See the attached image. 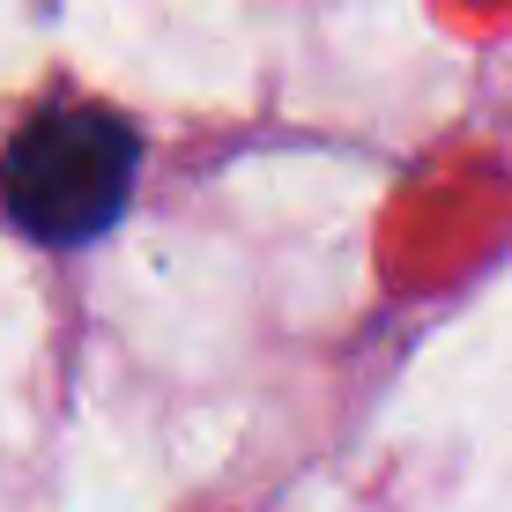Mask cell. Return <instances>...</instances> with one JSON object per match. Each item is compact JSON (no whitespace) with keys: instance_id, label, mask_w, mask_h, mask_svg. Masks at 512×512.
I'll use <instances>...</instances> for the list:
<instances>
[{"instance_id":"cell-1","label":"cell","mask_w":512,"mask_h":512,"mask_svg":"<svg viewBox=\"0 0 512 512\" xmlns=\"http://www.w3.org/2000/svg\"><path fill=\"white\" fill-rule=\"evenodd\" d=\"M134 186V134L112 112H52L15 134L0 164V201L45 245H82L112 231Z\"/></svg>"}]
</instances>
